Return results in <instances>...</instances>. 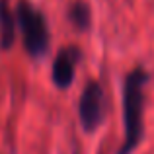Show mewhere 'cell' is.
Returning <instances> with one entry per match:
<instances>
[{
	"instance_id": "obj_6",
	"label": "cell",
	"mask_w": 154,
	"mask_h": 154,
	"mask_svg": "<svg viewBox=\"0 0 154 154\" xmlns=\"http://www.w3.org/2000/svg\"><path fill=\"white\" fill-rule=\"evenodd\" d=\"M68 20H70V23L76 27V29L86 31L88 27H90V23H92V10H90V6H88L86 2H82V0L72 2L70 8H68Z\"/></svg>"
},
{
	"instance_id": "obj_1",
	"label": "cell",
	"mask_w": 154,
	"mask_h": 154,
	"mask_svg": "<svg viewBox=\"0 0 154 154\" xmlns=\"http://www.w3.org/2000/svg\"><path fill=\"white\" fill-rule=\"evenodd\" d=\"M148 74L137 66L125 76L121 105H123V143L117 154H133L144 139V100Z\"/></svg>"
},
{
	"instance_id": "obj_2",
	"label": "cell",
	"mask_w": 154,
	"mask_h": 154,
	"mask_svg": "<svg viewBox=\"0 0 154 154\" xmlns=\"http://www.w3.org/2000/svg\"><path fill=\"white\" fill-rule=\"evenodd\" d=\"M16 22L22 33V41L31 59H43L51 45V31L47 18L29 0H18L16 4Z\"/></svg>"
},
{
	"instance_id": "obj_4",
	"label": "cell",
	"mask_w": 154,
	"mask_h": 154,
	"mask_svg": "<svg viewBox=\"0 0 154 154\" xmlns=\"http://www.w3.org/2000/svg\"><path fill=\"white\" fill-rule=\"evenodd\" d=\"M80 53L78 47L70 45V47H63L57 57L53 59V66H51V80L59 90H68L74 82V74H76V64H78Z\"/></svg>"
},
{
	"instance_id": "obj_3",
	"label": "cell",
	"mask_w": 154,
	"mask_h": 154,
	"mask_svg": "<svg viewBox=\"0 0 154 154\" xmlns=\"http://www.w3.org/2000/svg\"><path fill=\"white\" fill-rule=\"evenodd\" d=\"M78 117L86 133H94L102 127L105 119V94L100 82L92 80L84 86L78 100Z\"/></svg>"
},
{
	"instance_id": "obj_5",
	"label": "cell",
	"mask_w": 154,
	"mask_h": 154,
	"mask_svg": "<svg viewBox=\"0 0 154 154\" xmlns=\"http://www.w3.org/2000/svg\"><path fill=\"white\" fill-rule=\"evenodd\" d=\"M16 10H12L10 0H0V47L4 51L12 49L16 43Z\"/></svg>"
}]
</instances>
